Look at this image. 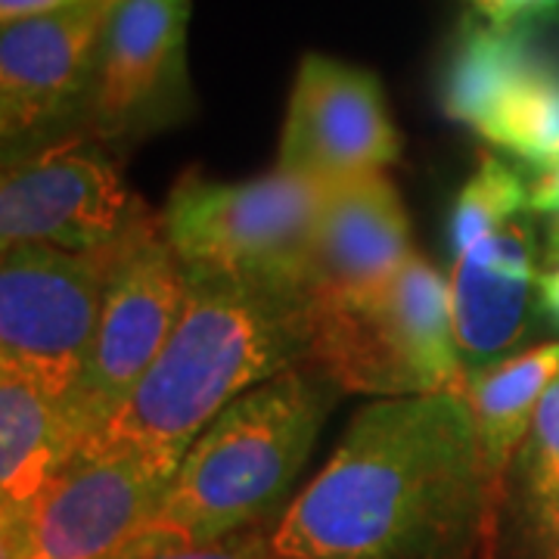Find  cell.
I'll use <instances>...</instances> for the list:
<instances>
[{"label": "cell", "instance_id": "6da1fadb", "mask_svg": "<svg viewBox=\"0 0 559 559\" xmlns=\"http://www.w3.org/2000/svg\"><path fill=\"white\" fill-rule=\"evenodd\" d=\"M495 491L469 401L364 407L274 525L283 559H476Z\"/></svg>", "mask_w": 559, "mask_h": 559}, {"label": "cell", "instance_id": "7a4b0ae2", "mask_svg": "<svg viewBox=\"0 0 559 559\" xmlns=\"http://www.w3.org/2000/svg\"><path fill=\"white\" fill-rule=\"evenodd\" d=\"M308 299L224 274L187 277L171 336L134 395L79 451H134L178 473L227 404L308 358ZM69 454V457H72Z\"/></svg>", "mask_w": 559, "mask_h": 559}, {"label": "cell", "instance_id": "3957f363", "mask_svg": "<svg viewBox=\"0 0 559 559\" xmlns=\"http://www.w3.org/2000/svg\"><path fill=\"white\" fill-rule=\"evenodd\" d=\"M340 392L301 364L227 404L180 460L134 559L274 525Z\"/></svg>", "mask_w": 559, "mask_h": 559}, {"label": "cell", "instance_id": "277c9868", "mask_svg": "<svg viewBox=\"0 0 559 559\" xmlns=\"http://www.w3.org/2000/svg\"><path fill=\"white\" fill-rule=\"evenodd\" d=\"M305 367L360 395H469L460 358L451 283L423 255H411L382 293L345 305H308Z\"/></svg>", "mask_w": 559, "mask_h": 559}, {"label": "cell", "instance_id": "5b68a950", "mask_svg": "<svg viewBox=\"0 0 559 559\" xmlns=\"http://www.w3.org/2000/svg\"><path fill=\"white\" fill-rule=\"evenodd\" d=\"M326 183L274 168L242 183L183 171L171 187L162 224L183 274L252 280L308 299L311 246Z\"/></svg>", "mask_w": 559, "mask_h": 559}, {"label": "cell", "instance_id": "8992f818", "mask_svg": "<svg viewBox=\"0 0 559 559\" xmlns=\"http://www.w3.org/2000/svg\"><path fill=\"white\" fill-rule=\"evenodd\" d=\"M183 301V264L162 215L143 205L121 242L84 370L60 407L62 460L128 404L171 336Z\"/></svg>", "mask_w": 559, "mask_h": 559}, {"label": "cell", "instance_id": "52a82bcc", "mask_svg": "<svg viewBox=\"0 0 559 559\" xmlns=\"http://www.w3.org/2000/svg\"><path fill=\"white\" fill-rule=\"evenodd\" d=\"M131 230V227H128ZM121 237L94 252L16 246L0 261V367H10L53 401L75 389L100 323Z\"/></svg>", "mask_w": 559, "mask_h": 559}, {"label": "cell", "instance_id": "ba28073f", "mask_svg": "<svg viewBox=\"0 0 559 559\" xmlns=\"http://www.w3.org/2000/svg\"><path fill=\"white\" fill-rule=\"evenodd\" d=\"M190 13L193 0H121L103 32L72 134L116 150L193 116Z\"/></svg>", "mask_w": 559, "mask_h": 559}, {"label": "cell", "instance_id": "9c48e42d", "mask_svg": "<svg viewBox=\"0 0 559 559\" xmlns=\"http://www.w3.org/2000/svg\"><path fill=\"white\" fill-rule=\"evenodd\" d=\"M146 202L121 180L112 150L84 134L3 153L0 246L94 252L119 242Z\"/></svg>", "mask_w": 559, "mask_h": 559}, {"label": "cell", "instance_id": "30bf717a", "mask_svg": "<svg viewBox=\"0 0 559 559\" xmlns=\"http://www.w3.org/2000/svg\"><path fill=\"white\" fill-rule=\"evenodd\" d=\"M171 476L134 451H79L47 481L3 559H134Z\"/></svg>", "mask_w": 559, "mask_h": 559}, {"label": "cell", "instance_id": "8fae6325", "mask_svg": "<svg viewBox=\"0 0 559 559\" xmlns=\"http://www.w3.org/2000/svg\"><path fill=\"white\" fill-rule=\"evenodd\" d=\"M121 0H81L0 32L3 153L75 131L103 32Z\"/></svg>", "mask_w": 559, "mask_h": 559}, {"label": "cell", "instance_id": "7c38bea8", "mask_svg": "<svg viewBox=\"0 0 559 559\" xmlns=\"http://www.w3.org/2000/svg\"><path fill=\"white\" fill-rule=\"evenodd\" d=\"M399 156L401 134L389 119L380 79L323 53H305L283 121L280 171L336 183L382 171Z\"/></svg>", "mask_w": 559, "mask_h": 559}, {"label": "cell", "instance_id": "4fadbf2b", "mask_svg": "<svg viewBox=\"0 0 559 559\" xmlns=\"http://www.w3.org/2000/svg\"><path fill=\"white\" fill-rule=\"evenodd\" d=\"M414 255L411 224L385 171L326 183L311 246L308 305H345L382 293Z\"/></svg>", "mask_w": 559, "mask_h": 559}, {"label": "cell", "instance_id": "5bb4252c", "mask_svg": "<svg viewBox=\"0 0 559 559\" xmlns=\"http://www.w3.org/2000/svg\"><path fill=\"white\" fill-rule=\"evenodd\" d=\"M535 283L538 252L528 221H510L454 261L451 318L469 377L500 364L520 345Z\"/></svg>", "mask_w": 559, "mask_h": 559}, {"label": "cell", "instance_id": "9a60e30c", "mask_svg": "<svg viewBox=\"0 0 559 559\" xmlns=\"http://www.w3.org/2000/svg\"><path fill=\"white\" fill-rule=\"evenodd\" d=\"M62 463L60 414L22 373L0 367V544H16Z\"/></svg>", "mask_w": 559, "mask_h": 559}, {"label": "cell", "instance_id": "2e32d148", "mask_svg": "<svg viewBox=\"0 0 559 559\" xmlns=\"http://www.w3.org/2000/svg\"><path fill=\"white\" fill-rule=\"evenodd\" d=\"M559 377V342L528 348L469 377V411L479 432L488 485L498 500L510 460L520 454L547 385Z\"/></svg>", "mask_w": 559, "mask_h": 559}, {"label": "cell", "instance_id": "e0dca14e", "mask_svg": "<svg viewBox=\"0 0 559 559\" xmlns=\"http://www.w3.org/2000/svg\"><path fill=\"white\" fill-rule=\"evenodd\" d=\"M544 62L522 25L498 28L488 20H466L441 79V106L454 121L479 131L495 106Z\"/></svg>", "mask_w": 559, "mask_h": 559}, {"label": "cell", "instance_id": "ac0fdd59", "mask_svg": "<svg viewBox=\"0 0 559 559\" xmlns=\"http://www.w3.org/2000/svg\"><path fill=\"white\" fill-rule=\"evenodd\" d=\"M516 557L559 559V377L516 454Z\"/></svg>", "mask_w": 559, "mask_h": 559}, {"label": "cell", "instance_id": "d6986e66", "mask_svg": "<svg viewBox=\"0 0 559 559\" xmlns=\"http://www.w3.org/2000/svg\"><path fill=\"white\" fill-rule=\"evenodd\" d=\"M479 138L547 171L559 162V69L544 62L481 121Z\"/></svg>", "mask_w": 559, "mask_h": 559}, {"label": "cell", "instance_id": "ffe728a7", "mask_svg": "<svg viewBox=\"0 0 559 559\" xmlns=\"http://www.w3.org/2000/svg\"><path fill=\"white\" fill-rule=\"evenodd\" d=\"M522 209H528V187L520 171H513L491 153H481L476 171L460 187L457 200L451 205L448 249L454 261L476 242L516 221Z\"/></svg>", "mask_w": 559, "mask_h": 559}, {"label": "cell", "instance_id": "44dd1931", "mask_svg": "<svg viewBox=\"0 0 559 559\" xmlns=\"http://www.w3.org/2000/svg\"><path fill=\"white\" fill-rule=\"evenodd\" d=\"M274 525H252L230 538L200 544V547H183V550H168V554H156L150 559H283L274 550Z\"/></svg>", "mask_w": 559, "mask_h": 559}, {"label": "cell", "instance_id": "7402d4cb", "mask_svg": "<svg viewBox=\"0 0 559 559\" xmlns=\"http://www.w3.org/2000/svg\"><path fill=\"white\" fill-rule=\"evenodd\" d=\"M538 311L559 330V218L550 227V240H547V255L538 267Z\"/></svg>", "mask_w": 559, "mask_h": 559}, {"label": "cell", "instance_id": "603a6c76", "mask_svg": "<svg viewBox=\"0 0 559 559\" xmlns=\"http://www.w3.org/2000/svg\"><path fill=\"white\" fill-rule=\"evenodd\" d=\"M481 20H488L498 28L525 25L538 16V0H469Z\"/></svg>", "mask_w": 559, "mask_h": 559}, {"label": "cell", "instance_id": "cb8c5ba5", "mask_svg": "<svg viewBox=\"0 0 559 559\" xmlns=\"http://www.w3.org/2000/svg\"><path fill=\"white\" fill-rule=\"evenodd\" d=\"M81 0H0V25H13V22L44 16V13H57L66 7H75Z\"/></svg>", "mask_w": 559, "mask_h": 559}, {"label": "cell", "instance_id": "d4e9b609", "mask_svg": "<svg viewBox=\"0 0 559 559\" xmlns=\"http://www.w3.org/2000/svg\"><path fill=\"white\" fill-rule=\"evenodd\" d=\"M528 209L559 218V162L554 168L540 171L538 180L528 187Z\"/></svg>", "mask_w": 559, "mask_h": 559}, {"label": "cell", "instance_id": "484cf974", "mask_svg": "<svg viewBox=\"0 0 559 559\" xmlns=\"http://www.w3.org/2000/svg\"><path fill=\"white\" fill-rule=\"evenodd\" d=\"M559 10V0H538V16H550V13H557Z\"/></svg>", "mask_w": 559, "mask_h": 559}]
</instances>
